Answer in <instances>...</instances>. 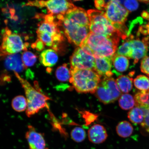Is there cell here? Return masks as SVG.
<instances>
[{
    "instance_id": "cell-1",
    "label": "cell",
    "mask_w": 149,
    "mask_h": 149,
    "mask_svg": "<svg viewBox=\"0 0 149 149\" xmlns=\"http://www.w3.org/2000/svg\"><path fill=\"white\" fill-rule=\"evenodd\" d=\"M14 74L25 91L27 102L26 112L27 116L31 117L44 108L49 109L47 102L51 99L43 93L38 83L35 81L34 87H33L26 80L20 77L18 73L14 72Z\"/></svg>"
},
{
    "instance_id": "cell-2",
    "label": "cell",
    "mask_w": 149,
    "mask_h": 149,
    "mask_svg": "<svg viewBox=\"0 0 149 149\" xmlns=\"http://www.w3.org/2000/svg\"><path fill=\"white\" fill-rule=\"evenodd\" d=\"M120 37L111 38L90 32L82 45L87 46L94 56L111 57L117 51Z\"/></svg>"
},
{
    "instance_id": "cell-3",
    "label": "cell",
    "mask_w": 149,
    "mask_h": 149,
    "mask_svg": "<svg viewBox=\"0 0 149 149\" xmlns=\"http://www.w3.org/2000/svg\"><path fill=\"white\" fill-rule=\"evenodd\" d=\"M70 82L76 91L95 94L100 81V76L94 70L70 68Z\"/></svg>"
},
{
    "instance_id": "cell-4",
    "label": "cell",
    "mask_w": 149,
    "mask_h": 149,
    "mask_svg": "<svg viewBox=\"0 0 149 149\" xmlns=\"http://www.w3.org/2000/svg\"><path fill=\"white\" fill-rule=\"evenodd\" d=\"M87 13L90 22L91 32L111 38H120L104 12L90 9L87 11Z\"/></svg>"
},
{
    "instance_id": "cell-5",
    "label": "cell",
    "mask_w": 149,
    "mask_h": 149,
    "mask_svg": "<svg viewBox=\"0 0 149 149\" xmlns=\"http://www.w3.org/2000/svg\"><path fill=\"white\" fill-rule=\"evenodd\" d=\"M59 26L63 27L68 41L80 46L90 33V27L74 23L64 18L58 20Z\"/></svg>"
},
{
    "instance_id": "cell-6",
    "label": "cell",
    "mask_w": 149,
    "mask_h": 149,
    "mask_svg": "<svg viewBox=\"0 0 149 149\" xmlns=\"http://www.w3.org/2000/svg\"><path fill=\"white\" fill-rule=\"evenodd\" d=\"M94 94L100 101L107 104L120 98L121 92L114 79L105 77L100 81Z\"/></svg>"
},
{
    "instance_id": "cell-7",
    "label": "cell",
    "mask_w": 149,
    "mask_h": 149,
    "mask_svg": "<svg viewBox=\"0 0 149 149\" xmlns=\"http://www.w3.org/2000/svg\"><path fill=\"white\" fill-rule=\"evenodd\" d=\"M26 45L19 35L12 33L6 27L3 33L2 42L0 46V60L6 56L17 54L23 50L26 51Z\"/></svg>"
},
{
    "instance_id": "cell-8",
    "label": "cell",
    "mask_w": 149,
    "mask_h": 149,
    "mask_svg": "<svg viewBox=\"0 0 149 149\" xmlns=\"http://www.w3.org/2000/svg\"><path fill=\"white\" fill-rule=\"evenodd\" d=\"M95 63L92 52L84 45L76 48L70 57V68L94 70Z\"/></svg>"
},
{
    "instance_id": "cell-9",
    "label": "cell",
    "mask_w": 149,
    "mask_h": 149,
    "mask_svg": "<svg viewBox=\"0 0 149 149\" xmlns=\"http://www.w3.org/2000/svg\"><path fill=\"white\" fill-rule=\"evenodd\" d=\"M26 5L38 7H46L48 14L63 15L65 16L67 13L76 7L72 1L65 0H51L48 1H29Z\"/></svg>"
},
{
    "instance_id": "cell-10",
    "label": "cell",
    "mask_w": 149,
    "mask_h": 149,
    "mask_svg": "<svg viewBox=\"0 0 149 149\" xmlns=\"http://www.w3.org/2000/svg\"><path fill=\"white\" fill-rule=\"evenodd\" d=\"M112 25L124 24L129 12L117 1H108L104 12Z\"/></svg>"
},
{
    "instance_id": "cell-11",
    "label": "cell",
    "mask_w": 149,
    "mask_h": 149,
    "mask_svg": "<svg viewBox=\"0 0 149 149\" xmlns=\"http://www.w3.org/2000/svg\"><path fill=\"white\" fill-rule=\"evenodd\" d=\"M44 20L38 24L36 32L48 33L54 37L56 44L63 42L64 36L59 27L58 22L55 20V16L48 14L44 16Z\"/></svg>"
},
{
    "instance_id": "cell-12",
    "label": "cell",
    "mask_w": 149,
    "mask_h": 149,
    "mask_svg": "<svg viewBox=\"0 0 149 149\" xmlns=\"http://www.w3.org/2000/svg\"><path fill=\"white\" fill-rule=\"evenodd\" d=\"M131 47L130 59L134 60V64H137L139 59L146 56L149 47V37L147 36L140 40L138 38L134 39L133 35L129 37Z\"/></svg>"
},
{
    "instance_id": "cell-13",
    "label": "cell",
    "mask_w": 149,
    "mask_h": 149,
    "mask_svg": "<svg viewBox=\"0 0 149 149\" xmlns=\"http://www.w3.org/2000/svg\"><path fill=\"white\" fill-rule=\"evenodd\" d=\"M135 106L143 110L144 119L141 126L144 130L149 133V91H141L135 95Z\"/></svg>"
},
{
    "instance_id": "cell-14",
    "label": "cell",
    "mask_w": 149,
    "mask_h": 149,
    "mask_svg": "<svg viewBox=\"0 0 149 149\" xmlns=\"http://www.w3.org/2000/svg\"><path fill=\"white\" fill-rule=\"evenodd\" d=\"M25 137L29 149H48L44 135L37 132L32 126L29 125Z\"/></svg>"
},
{
    "instance_id": "cell-15",
    "label": "cell",
    "mask_w": 149,
    "mask_h": 149,
    "mask_svg": "<svg viewBox=\"0 0 149 149\" xmlns=\"http://www.w3.org/2000/svg\"><path fill=\"white\" fill-rule=\"evenodd\" d=\"M113 57H107L94 56V71L101 77L103 76L104 77H111L113 74V72L111 71Z\"/></svg>"
},
{
    "instance_id": "cell-16",
    "label": "cell",
    "mask_w": 149,
    "mask_h": 149,
    "mask_svg": "<svg viewBox=\"0 0 149 149\" xmlns=\"http://www.w3.org/2000/svg\"><path fill=\"white\" fill-rule=\"evenodd\" d=\"M64 17L70 22L90 27V22L87 12L80 7H76L69 11Z\"/></svg>"
},
{
    "instance_id": "cell-17",
    "label": "cell",
    "mask_w": 149,
    "mask_h": 149,
    "mask_svg": "<svg viewBox=\"0 0 149 149\" xmlns=\"http://www.w3.org/2000/svg\"><path fill=\"white\" fill-rule=\"evenodd\" d=\"M107 137V130L101 125H94L91 127L88 131L89 140L93 144H101L106 140Z\"/></svg>"
},
{
    "instance_id": "cell-18",
    "label": "cell",
    "mask_w": 149,
    "mask_h": 149,
    "mask_svg": "<svg viewBox=\"0 0 149 149\" xmlns=\"http://www.w3.org/2000/svg\"><path fill=\"white\" fill-rule=\"evenodd\" d=\"M4 66L6 69L17 73L22 72L27 68L23 64L21 55L18 54L7 56L5 59Z\"/></svg>"
},
{
    "instance_id": "cell-19",
    "label": "cell",
    "mask_w": 149,
    "mask_h": 149,
    "mask_svg": "<svg viewBox=\"0 0 149 149\" xmlns=\"http://www.w3.org/2000/svg\"><path fill=\"white\" fill-rule=\"evenodd\" d=\"M58 59L56 52L53 49H46L43 51L39 59L43 65L49 67L53 66L56 64Z\"/></svg>"
},
{
    "instance_id": "cell-20",
    "label": "cell",
    "mask_w": 149,
    "mask_h": 149,
    "mask_svg": "<svg viewBox=\"0 0 149 149\" xmlns=\"http://www.w3.org/2000/svg\"><path fill=\"white\" fill-rule=\"evenodd\" d=\"M113 66L117 72H123L127 70L130 62L128 58L122 55L115 54L112 58Z\"/></svg>"
},
{
    "instance_id": "cell-21",
    "label": "cell",
    "mask_w": 149,
    "mask_h": 149,
    "mask_svg": "<svg viewBox=\"0 0 149 149\" xmlns=\"http://www.w3.org/2000/svg\"><path fill=\"white\" fill-rule=\"evenodd\" d=\"M133 81L132 78L123 75L119 76L116 81L121 92L125 94L130 92L133 88Z\"/></svg>"
},
{
    "instance_id": "cell-22",
    "label": "cell",
    "mask_w": 149,
    "mask_h": 149,
    "mask_svg": "<svg viewBox=\"0 0 149 149\" xmlns=\"http://www.w3.org/2000/svg\"><path fill=\"white\" fill-rule=\"evenodd\" d=\"M116 130L119 136L125 138L132 135L133 132V128L129 122L124 121L119 123L117 125Z\"/></svg>"
},
{
    "instance_id": "cell-23",
    "label": "cell",
    "mask_w": 149,
    "mask_h": 149,
    "mask_svg": "<svg viewBox=\"0 0 149 149\" xmlns=\"http://www.w3.org/2000/svg\"><path fill=\"white\" fill-rule=\"evenodd\" d=\"M128 117L133 124H141L144 119V111L139 107H134L128 112Z\"/></svg>"
},
{
    "instance_id": "cell-24",
    "label": "cell",
    "mask_w": 149,
    "mask_h": 149,
    "mask_svg": "<svg viewBox=\"0 0 149 149\" xmlns=\"http://www.w3.org/2000/svg\"><path fill=\"white\" fill-rule=\"evenodd\" d=\"M119 104L121 109L124 110L131 109L135 105L134 97L130 94H123L119 98Z\"/></svg>"
},
{
    "instance_id": "cell-25",
    "label": "cell",
    "mask_w": 149,
    "mask_h": 149,
    "mask_svg": "<svg viewBox=\"0 0 149 149\" xmlns=\"http://www.w3.org/2000/svg\"><path fill=\"white\" fill-rule=\"evenodd\" d=\"M55 75L58 80L62 82L70 81L71 77L70 70L66 64H63L57 68Z\"/></svg>"
},
{
    "instance_id": "cell-26",
    "label": "cell",
    "mask_w": 149,
    "mask_h": 149,
    "mask_svg": "<svg viewBox=\"0 0 149 149\" xmlns=\"http://www.w3.org/2000/svg\"><path fill=\"white\" fill-rule=\"evenodd\" d=\"M12 106L13 109L16 111L21 112L25 111L27 107L26 98L22 95L15 97L12 100Z\"/></svg>"
},
{
    "instance_id": "cell-27",
    "label": "cell",
    "mask_w": 149,
    "mask_h": 149,
    "mask_svg": "<svg viewBox=\"0 0 149 149\" xmlns=\"http://www.w3.org/2000/svg\"><path fill=\"white\" fill-rule=\"evenodd\" d=\"M134 84L137 89L141 91H149V78L143 75H139L134 80Z\"/></svg>"
},
{
    "instance_id": "cell-28",
    "label": "cell",
    "mask_w": 149,
    "mask_h": 149,
    "mask_svg": "<svg viewBox=\"0 0 149 149\" xmlns=\"http://www.w3.org/2000/svg\"><path fill=\"white\" fill-rule=\"evenodd\" d=\"M117 49L115 54L122 55L128 58H130L131 55V47L130 40L128 38Z\"/></svg>"
},
{
    "instance_id": "cell-29",
    "label": "cell",
    "mask_w": 149,
    "mask_h": 149,
    "mask_svg": "<svg viewBox=\"0 0 149 149\" xmlns=\"http://www.w3.org/2000/svg\"><path fill=\"white\" fill-rule=\"evenodd\" d=\"M70 135L74 141L76 142L81 143L85 139L86 133L83 128L76 127L72 130Z\"/></svg>"
},
{
    "instance_id": "cell-30",
    "label": "cell",
    "mask_w": 149,
    "mask_h": 149,
    "mask_svg": "<svg viewBox=\"0 0 149 149\" xmlns=\"http://www.w3.org/2000/svg\"><path fill=\"white\" fill-rule=\"evenodd\" d=\"M22 57L23 64L26 68L33 66L37 61L36 56L30 51L24 52Z\"/></svg>"
},
{
    "instance_id": "cell-31",
    "label": "cell",
    "mask_w": 149,
    "mask_h": 149,
    "mask_svg": "<svg viewBox=\"0 0 149 149\" xmlns=\"http://www.w3.org/2000/svg\"><path fill=\"white\" fill-rule=\"evenodd\" d=\"M124 5L125 7L128 12H133L138 8L139 3L137 1L128 0L124 1Z\"/></svg>"
},
{
    "instance_id": "cell-32",
    "label": "cell",
    "mask_w": 149,
    "mask_h": 149,
    "mask_svg": "<svg viewBox=\"0 0 149 149\" xmlns=\"http://www.w3.org/2000/svg\"><path fill=\"white\" fill-rule=\"evenodd\" d=\"M140 68L141 72L149 77V57L146 56L141 60Z\"/></svg>"
},
{
    "instance_id": "cell-33",
    "label": "cell",
    "mask_w": 149,
    "mask_h": 149,
    "mask_svg": "<svg viewBox=\"0 0 149 149\" xmlns=\"http://www.w3.org/2000/svg\"><path fill=\"white\" fill-rule=\"evenodd\" d=\"M144 23L143 18L140 17H139L134 20L130 22L129 25V29H128V34H129V36L131 35L132 31L135 26L137 24H139V25H142Z\"/></svg>"
},
{
    "instance_id": "cell-34",
    "label": "cell",
    "mask_w": 149,
    "mask_h": 149,
    "mask_svg": "<svg viewBox=\"0 0 149 149\" xmlns=\"http://www.w3.org/2000/svg\"><path fill=\"white\" fill-rule=\"evenodd\" d=\"M84 118L85 119L86 124H90L93 121L95 120L97 116L94 114L88 112V111H85L83 113Z\"/></svg>"
},
{
    "instance_id": "cell-35",
    "label": "cell",
    "mask_w": 149,
    "mask_h": 149,
    "mask_svg": "<svg viewBox=\"0 0 149 149\" xmlns=\"http://www.w3.org/2000/svg\"><path fill=\"white\" fill-rule=\"evenodd\" d=\"M45 45L44 43L38 39L35 42L31 45V47L33 48H35L37 51H41L44 49Z\"/></svg>"
},
{
    "instance_id": "cell-36",
    "label": "cell",
    "mask_w": 149,
    "mask_h": 149,
    "mask_svg": "<svg viewBox=\"0 0 149 149\" xmlns=\"http://www.w3.org/2000/svg\"><path fill=\"white\" fill-rule=\"evenodd\" d=\"M95 6L98 10L104 12L108 1H95Z\"/></svg>"
},
{
    "instance_id": "cell-37",
    "label": "cell",
    "mask_w": 149,
    "mask_h": 149,
    "mask_svg": "<svg viewBox=\"0 0 149 149\" xmlns=\"http://www.w3.org/2000/svg\"><path fill=\"white\" fill-rule=\"evenodd\" d=\"M11 78L9 77L8 75L7 74H4V75H1L0 77V84L3 85V84L8 82L10 81Z\"/></svg>"
},
{
    "instance_id": "cell-38",
    "label": "cell",
    "mask_w": 149,
    "mask_h": 149,
    "mask_svg": "<svg viewBox=\"0 0 149 149\" xmlns=\"http://www.w3.org/2000/svg\"><path fill=\"white\" fill-rule=\"evenodd\" d=\"M141 15L144 19L149 20V13L148 12L146 11H143L141 13Z\"/></svg>"
},
{
    "instance_id": "cell-39",
    "label": "cell",
    "mask_w": 149,
    "mask_h": 149,
    "mask_svg": "<svg viewBox=\"0 0 149 149\" xmlns=\"http://www.w3.org/2000/svg\"><path fill=\"white\" fill-rule=\"evenodd\" d=\"M144 27L146 32V35H149V22L148 24L145 25Z\"/></svg>"
},
{
    "instance_id": "cell-40",
    "label": "cell",
    "mask_w": 149,
    "mask_h": 149,
    "mask_svg": "<svg viewBox=\"0 0 149 149\" xmlns=\"http://www.w3.org/2000/svg\"><path fill=\"white\" fill-rule=\"evenodd\" d=\"M139 1L141 2L146 3V4L149 3V1H148V0L147 1Z\"/></svg>"
}]
</instances>
